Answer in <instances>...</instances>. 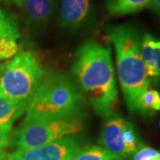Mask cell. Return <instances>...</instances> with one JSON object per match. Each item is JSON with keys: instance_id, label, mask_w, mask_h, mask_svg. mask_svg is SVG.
<instances>
[{"instance_id": "obj_1", "label": "cell", "mask_w": 160, "mask_h": 160, "mask_svg": "<svg viewBox=\"0 0 160 160\" xmlns=\"http://www.w3.org/2000/svg\"><path fill=\"white\" fill-rule=\"evenodd\" d=\"M72 72L96 114L105 119L117 115L118 93L109 48L86 41L78 51Z\"/></svg>"}, {"instance_id": "obj_2", "label": "cell", "mask_w": 160, "mask_h": 160, "mask_svg": "<svg viewBox=\"0 0 160 160\" xmlns=\"http://www.w3.org/2000/svg\"><path fill=\"white\" fill-rule=\"evenodd\" d=\"M106 32L116 50L118 78L126 107L131 114H138V99L149 86L141 54L142 38L132 24L109 26Z\"/></svg>"}, {"instance_id": "obj_3", "label": "cell", "mask_w": 160, "mask_h": 160, "mask_svg": "<svg viewBox=\"0 0 160 160\" xmlns=\"http://www.w3.org/2000/svg\"><path fill=\"white\" fill-rule=\"evenodd\" d=\"M85 97L67 75L45 76L26 107V115L64 118L84 117Z\"/></svg>"}, {"instance_id": "obj_4", "label": "cell", "mask_w": 160, "mask_h": 160, "mask_svg": "<svg viewBox=\"0 0 160 160\" xmlns=\"http://www.w3.org/2000/svg\"><path fill=\"white\" fill-rule=\"evenodd\" d=\"M46 75V70L32 52H21L5 64L0 75V92L27 105Z\"/></svg>"}, {"instance_id": "obj_5", "label": "cell", "mask_w": 160, "mask_h": 160, "mask_svg": "<svg viewBox=\"0 0 160 160\" xmlns=\"http://www.w3.org/2000/svg\"><path fill=\"white\" fill-rule=\"evenodd\" d=\"M84 128V117L53 118L26 115L13 132L12 143L18 149H31L78 133Z\"/></svg>"}, {"instance_id": "obj_6", "label": "cell", "mask_w": 160, "mask_h": 160, "mask_svg": "<svg viewBox=\"0 0 160 160\" xmlns=\"http://www.w3.org/2000/svg\"><path fill=\"white\" fill-rule=\"evenodd\" d=\"M99 142L103 148L124 160L131 158L143 145L133 125L118 115L106 118Z\"/></svg>"}, {"instance_id": "obj_7", "label": "cell", "mask_w": 160, "mask_h": 160, "mask_svg": "<svg viewBox=\"0 0 160 160\" xmlns=\"http://www.w3.org/2000/svg\"><path fill=\"white\" fill-rule=\"evenodd\" d=\"M81 148V141L71 135L31 149H17L4 160H71Z\"/></svg>"}, {"instance_id": "obj_8", "label": "cell", "mask_w": 160, "mask_h": 160, "mask_svg": "<svg viewBox=\"0 0 160 160\" xmlns=\"http://www.w3.org/2000/svg\"><path fill=\"white\" fill-rule=\"evenodd\" d=\"M92 0H61L60 23L64 29L75 31L89 21Z\"/></svg>"}, {"instance_id": "obj_9", "label": "cell", "mask_w": 160, "mask_h": 160, "mask_svg": "<svg viewBox=\"0 0 160 160\" xmlns=\"http://www.w3.org/2000/svg\"><path fill=\"white\" fill-rule=\"evenodd\" d=\"M141 54L149 80L160 85V39L145 34L141 41Z\"/></svg>"}, {"instance_id": "obj_10", "label": "cell", "mask_w": 160, "mask_h": 160, "mask_svg": "<svg viewBox=\"0 0 160 160\" xmlns=\"http://www.w3.org/2000/svg\"><path fill=\"white\" fill-rule=\"evenodd\" d=\"M20 8H22L29 22L43 24L51 16L53 0H22Z\"/></svg>"}, {"instance_id": "obj_11", "label": "cell", "mask_w": 160, "mask_h": 160, "mask_svg": "<svg viewBox=\"0 0 160 160\" xmlns=\"http://www.w3.org/2000/svg\"><path fill=\"white\" fill-rule=\"evenodd\" d=\"M27 105L7 98L0 92V128L11 132L12 125L23 112Z\"/></svg>"}, {"instance_id": "obj_12", "label": "cell", "mask_w": 160, "mask_h": 160, "mask_svg": "<svg viewBox=\"0 0 160 160\" xmlns=\"http://www.w3.org/2000/svg\"><path fill=\"white\" fill-rule=\"evenodd\" d=\"M152 0H106V11L110 16L135 13L150 6Z\"/></svg>"}, {"instance_id": "obj_13", "label": "cell", "mask_w": 160, "mask_h": 160, "mask_svg": "<svg viewBox=\"0 0 160 160\" xmlns=\"http://www.w3.org/2000/svg\"><path fill=\"white\" fill-rule=\"evenodd\" d=\"M138 114L143 117L150 116L160 110V94L154 89H147L139 97L137 102Z\"/></svg>"}, {"instance_id": "obj_14", "label": "cell", "mask_w": 160, "mask_h": 160, "mask_svg": "<svg viewBox=\"0 0 160 160\" xmlns=\"http://www.w3.org/2000/svg\"><path fill=\"white\" fill-rule=\"evenodd\" d=\"M71 160H124L102 146H86L75 154Z\"/></svg>"}, {"instance_id": "obj_15", "label": "cell", "mask_w": 160, "mask_h": 160, "mask_svg": "<svg viewBox=\"0 0 160 160\" xmlns=\"http://www.w3.org/2000/svg\"><path fill=\"white\" fill-rule=\"evenodd\" d=\"M20 37V28L16 18L0 8V40H17Z\"/></svg>"}, {"instance_id": "obj_16", "label": "cell", "mask_w": 160, "mask_h": 160, "mask_svg": "<svg viewBox=\"0 0 160 160\" xmlns=\"http://www.w3.org/2000/svg\"><path fill=\"white\" fill-rule=\"evenodd\" d=\"M132 160H160V152L142 145L132 157Z\"/></svg>"}, {"instance_id": "obj_17", "label": "cell", "mask_w": 160, "mask_h": 160, "mask_svg": "<svg viewBox=\"0 0 160 160\" xmlns=\"http://www.w3.org/2000/svg\"><path fill=\"white\" fill-rule=\"evenodd\" d=\"M9 134L10 132L0 128V150H5V149L9 145L10 142Z\"/></svg>"}, {"instance_id": "obj_18", "label": "cell", "mask_w": 160, "mask_h": 160, "mask_svg": "<svg viewBox=\"0 0 160 160\" xmlns=\"http://www.w3.org/2000/svg\"><path fill=\"white\" fill-rule=\"evenodd\" d=\"M149 8L160 17V0H152Z\"/></svg>"}, {"instance_id": "obj_19", "label": "cell", "mask_w": 160, "mask_h": 160, "mask_svg": "<svg viewBox=\"0 0 160 160\" xmlns=\"http://www.w3.org/2000/svg\"><path fill=\"white\" fill-rule=\"evenodd\" d=\"M6 3H12V4H14L16 5L18 7H21V5L22 3V0H4Z\"/></svg>"}, {"instance_id": "obj_20", "label": "cell", "mask_w": 160, "mask_h": 160, "mask_svg": "<svg viewBox=\"0 0 160 160\" xmlns=\"http://www.w3.org/2000/svg\"><path fill=\"white\" fill-rule=\"evenodd\" d=\"M6 154L5 150H0V160H4L6 158Z\"/></svg>"}, {"instance_id": "obj_21", "label": "cell", "mask_w": 160, "mask_h": 160, "mask_svg": "<svg viewBox=\"0 0 160 160\" xmlns=\"http://www.w3.org/2000/svg\"><path fill=\"white\" fill-rule=\"evenodd\" d=\"M4 68H5V64L0 63V75H1V73H2V71H3Z\"/></svg>"}, {"instance_id": "obj_22", "label": "cell", "mask_w": 160, "mask_h": 160, "mask_svg": "<svg viewBox=\"0 0 160 160\" xmlns=\"http://www.w3.org/2000/svg\"><path fill=\"white\" fill-rule=\"evenodd\" d=\"M0 1H1V0H0Z\"/></svg>"}]
</instances>
